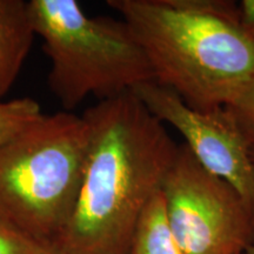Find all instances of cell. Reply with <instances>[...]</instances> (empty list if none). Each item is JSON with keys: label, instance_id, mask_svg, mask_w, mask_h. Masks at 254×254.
<instances>
[{"label": "cell", "instance_id": "cell-11", "mask_svg": "<svg viewBox=\"0 0 254 254\" xmlns=\"http://www.w3.org/2000/svg\"><path fill=\"white\" fill-rule=\"evenodd\" d=\"M230 109L241 123L254 128V82L231 105Z\"/></svg>", "mask_w": 254, "mask_h": 254}, {"label": "cell", "instance_id": "cell-6", "mask_svg": "<svg viewBox=\"0 0 254 254\" xmlns=\"http://www.w3.org/2000/svg\"><path fill=\"white\" fill-rule=\"evenodd\" d=\"M164 125L185 139L187 148L205 170L239 193L254 218V160L240 120L230 107L198 111L155 81L131 91Z\"/></svg>", "mask_w": 254, "mask_h": 254}, {"label": "cell", "instance_id": "cell-10", "mask_svg": "<svg viewBox=\"0 0 254 254\" xmlns=\"http://www.w3.org/2000/svg\"><path fill=\"white\" fill-rule=\"evenodd\" d=\"M39 245L0 224V254H34Z\"/></svg>", "mask_w": 254, "mask_h": 254}, {"label": "cell", "instance_id": "cell-9", "mask_svg": "<svg viewBox=\"0 0 254 254\" xmlns=\"http://www.w3.org/2000/svg\"><path fill=\"white\" fill-rule=\"evenodd\" d=\"M41 116L40 105L33 98L0 101V145L37 122Z\"/></svg>", "mask_w": 254, "mask_h": 254}, {"label": "cell", "instance_id": "cell-13", "mask_svg": "<svg viewBox=\"0 0 254 254\" xmlns=\"http://www.w3.org/2000/svg\"><path fill=\"white\" fill-rule=\"evenodd\" d=\"M238 119H239V118H238ZM241 126H243L244 132H245V134L247 136V140H249V145H250L251 155H252V158H253V160H254V128L245 125V124H244V123H241ZM245 254H254V245L251 246L250 249L246 251Z\"/></svg>", "mask_w": 254, "mask_h": 254}, {"label": "cell", "instance_id": "cell-2", "mask_svg": "<svg viewBox=\"0 0 254 254\" xmlns=\"http://www.w3.org/2000/svg\"><path fill=\"white\" fill-rule=\"evenodd\" d=\"M153 81L198 111L230 107L254 82V37L230 0H109Z\"/></svg>", "mask_w": 254, "mask_h": 254}, {"label": "cell", "instance_id": "cell-1", "mask_svg": "<svg viewBox=\"0 0 254 254\" xmlns=\"http://www.w3.org/2000/svg\"><path fill=\"white\" fill-rule=\"evenodd\" d=\"M90 140L74 208L52 246L59 254H129L142 212L161 190L179 145L133 92L82 114Z\"/></svg>", "mask_w": 254, "mask_h": 254}, {"label": "cell", "instance_id": "cell-5", "mask_svg": "<svg viewBox=\"0 0 254 254\" xmlns=\"http://www.w3.org/2000/svg\"><path fill=\"white\" fill-rule=\"evenodd\" d=\"M173 236L185 254H245L254 218L239 193L179 145L161 187Z\"/></svg>", "mask_w": 254, "mask_h": 254}, {"label": "cell", "instance_id": "cell-14", "mask_svg": "<svg viewBox=\"0 0 254 254\" xmlns=\"http://www.w3.org/2000/svg\"><path fill=\"white\" fill-rule=\"evenodd\" d=\"M34 254H59V252L52 245H47V246H40Z\"/></svg>", "mask_w": 254, "mask_h": 254}, {"label": "cell", "instance_id": "cell-8", "mask_svg": "<svg viewBox=\"0 0 254 254\" xmlns=\"http://www.w3.org/2000/svg\"><path fill=\"white\" fill-rule=\"evenodd\" d=\"M129 254H185L168 225L161 190L142 212Z\"/></svg>", "mask_w": 254, "mask_h": 254}, {"label": "cell", "instance_id": "cell-4", "mask_svg": "<svg viewBox=\"0 0 254 254\" xmlns=\"http://www.w3.org/2000/svg\"><path fill=\"white\" fill-rule=\"evenodd\" d=\"M28 2L50 59L47 84L66 112L90 95L103 101L153 81L144 51L123 19L90 17L77 0Z\"/></svg>", "mask_w": 254, "mask_h": 254}, {"label": "cell", "instance_id": "cell-12", "mask_svg": "<svg viewBox=\"0 0 254 254\" xmlns=\"http://www.w3.org/2000/svg\"><path fill=\"white\" fill-rule=\"evenodd\" d=\"M238 9L244 28L254 37V0H241Z\"/></svg>", "mask_w": 254, "mask_h": 254}, {"label": "cell", "instance_id": "cell-7", "mask_svg": "<svg viewBox=\"0 0 254 254\" xmlns=\"http://www.w3.org/2000/svg\"><path fill=\"white\" fill-rule=\"evenodd\" d=\"M34 36L30 2L0 0V101L20 73Z\"/></svg>", "mask_w": 254, "mask_h": 254}, {"label": "cell", "instance_id": "cell-3", "mask_svg": "<svg viewBox=\"0 0 254 254\" xmlns=\"http://www.w3.org/2000/svg\"><path fill=\"white\" fill-rule=\"evenodd\" d=\"M90 140L82 116L58 112L0 145V224L52 245L74 208Z\"/></svg>", "mask_w": 254, "mask_h": 254}]
</instances>
